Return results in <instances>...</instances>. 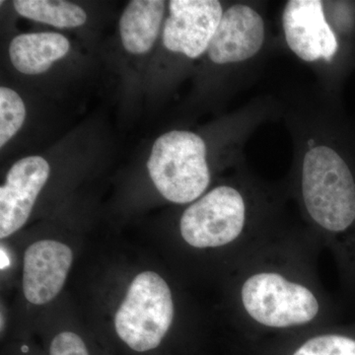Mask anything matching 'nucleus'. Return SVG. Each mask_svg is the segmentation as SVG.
<instances>
[{
    "instance_id": "1",
    "label": "nucleus",
    "mask_w": 355,
    "mask_h": 355,
    "mask_svg": "<svg viewBox=\"0 0 355 355\" xmlns=\"http://www.w3.org/2000/svg\"><path fill=\"white\" fill-rule=\"evenodd\" d=\"M302 195L308 214L326 230L342 232L355 222L354 175L331 146L317 144L306 150Z\"/></svg>"
},
{
    "instance_id": "2",
    "label": "nucleus",
    "mask_w": 355,
    "mask_h": 355,
    "mask_svg": "<svg viewBox=\"0 0 355 355\" xmlns=\"http://www.w3.org/2000/svg\"><path fill=\"white\" fill-rule=\"evenodd\" d=\"M207 146L197 133L172 130L154 144L147 162L159 193L174 203L195 202L210 183Z\"/></svg>"
},
{
    "instance_id": "3",
    "label": "nucleus",
    "mask_w": 355,
    "mask_h": 355,
    "mask_svg": "<svg viewBox=\"0 0 355 355\" xmlns=\"http://www.w3.org/2000/svg\"><path fill=\"white\" fill-rule=\"evenodd\" d=\"M174 303L167 282L158 273L144 272L128 286L114 315L119 338L137 352L156 349L171 327Z\"/></svg>"
},
{
    "instance_id": "4",
    "label": "nucleus",
    "mask_w": 355,
    "mask_h": 355,
    "mask_svg": "<svg viewBox=\"0 0 355 355\" xmlns=\"http://www.w3.org/2000/svg\"><path fill=\"white\" fill-rule=\"evenodd\" d=\"M242 301L248 314L272 328L309 323L319 312L314 294L277 273L254 275L245 282Z\"/></svg>"
},
{
    "instance_id": "5",
    "label": "nucleus",
    "mask_w": 355,
    "mask_h": 355,
    "mask_svg": "<svg viewBox=\"0 0 355 355\" xmlns=\"http://www.w3.org/2000/svg\"><path fill=\"white\" fill-rule=\"evenodd\" d=\"M245 219L246 205L241 193L232 187L220 186L184 210L180 231L191 247H221L239 237Z\"/></svg>"
},
{
    "instance_id": "6",
    "label": "nucleus",
    "mask_w": 355,
    "mask_h": 355,
    "mask_svg": "<svg viewBox=\"0 0 355 355\" xmlns=\"http://www.w3.org/2000/svg\"><path fill=\"white\" fill-rule=\"evenodd\" d=\"M282 29L287 46L305 62H331L338 42L320 0H289L282 12Z\"/></svg>"
},
{
    "instance_id": "7",
    "label": "nucleus",
    "mask_w": 355,
    "mask_h": 355,
    "mask_svg": "<svg viewBox=\"0 0 355 355\" xmlns=\"http://www.w3.org/2000/svg\"><path fill=\"white\" fill-rule=\"evenodd\" d=\"M163 30L167 50L197 58L207 51L223 15L217 0H172Z\"/></svg>"
},
{
    "instance_id": "8",
    "label": "nucleus",
    "mask_w": 355,
    "mask_h": 355,
    "mask_svg": "<svg viewBox=\"0 0 355 355\" xmlns=\"http://www.w3.org/2000/svg\"><path fill=\"white\" fill-rule=\"evenodd\" d=\"M265 41L261 14L247 4H234L224 11L207 53L216 64H241L256 57Z\"/></svg>"
},
{
    "instance_id": "9",
    "label": "nucleus",
    "mask_w": 355,
    "mask_h": 355,
    "mask_svg": "<svg viewBox=\"0 0 355 355\" xmlns=\"http://www.w3.org/2000/svg\"><path fill=\"white\" fill-rule=\"evenodd\" d=\"M50 171V165L41 156L21 159L9 170L6 183L0 188L1 239L24 226Z\"/></svg>"
},
{
    "instance_id": "10",
    "label": "nucleus",
    "mask_w": 355,
    "mask_h": 355,
    "mask_svg": "<svg viewBox=\"0 0 355 355\" xmlns=\"http://www.w3.org/2000/svg\"><path fill=\"white\" fill-rule=\"evenodd\" d=\"M73 261L72 250L64 243L42 240L26 250L23 291L35 305L50 302L62 291Z\"/></svg>"
},
{
    "instance_id": "11",
    "label": "nucleus",
    "mask_w": 355,
    "mask_h": 355,
    "mask_svg": "<svg viewBox=\"0 0 355 355\" xmlns=\"http://www.w3.org/2000/svg\"><path fill=\"white\" fill-rule=\"evenodd\" d=\"M70 44L58 33H31L15 37L9 46L11 62L18 71L41 74L69 53Z\"/></svg>"
},
{
    "instance_id": "12",
    "label": "nucleus",
    "mask_w": 355,
    "mask_h": 355,
    "mask_svg": "<svg viewBox=\"0 0 355 355\" xmlns=\"http://www.w3.org/2000/svg\"><path fill=\"white\" fill-rule=\"evenodd\" d=\"M162 0H133L123 11L120 33L123 48L133 55H144L153 48L164 15Z\"/></svg>"
},
{
    "instance_id": "13",
    "label": "nucleus",
    "mask_w": 355,
    "mask_h": 355,
    "mask_svg": "<svg viewBox=\"0 0 355 355\" xmlns=\"http://www.w3.org/2000/svg\"><path fill=\"white\" fill-rule=\"evenodd\" d=\"M13 6L23 17L60 29L79 27L87 19L80 6L62 0H15Z\"/></svg>"
},
{
    "instance_id": "14",
    "label": "nucleus",
    "mask_w": 355,
    "mask_h": 355,
    "mask_svg": "<svg viewBox=\"0 0 355 355\" xmlns=\"http://www.w3.org/2000/svg\"><path fill=\"white\" fill-rule=\"evenodd\" d=\"M25 118V105L20 96L12 89L0 88V147L17 133Z\"/></svg>"
},
{
    "instance_id": "15",
    "label": "nucleus",
    "mask_w": 355,
    "mask_h": 355,
    "mask_svg": "<svg viewBox=\"0 0 355 355\" xmlns=\"http://www.w3.org/2000/svg\"><path fill=\"white\" fill-rule=\"evenodd\" d=\"M293 355H355V340L338 335L311 338Z\"/></svg>"
},
{
    "instance_id": "16",
    "label": "nucleus",
    "mask_w": 355,
    "mask_h": 355,
    "mask_svg": "<svg viewBox=\"0 0 355 355\" xmlns=\"http://www.w3.org/2000/svg\"><path fill=\"white\" fill-rule=\"evenodd\" d=\"M51 355H89L83 338L71 331H62L55 336L50 347Z\"/></svg>"
},
{
    "instance_id": "17",
    "label": "nucleus",
    "mask_w": 355,
    "mask_h": 355,
    "mask_svg": "<svg viewBox=\"0 0 355 355\" xmlns=\"http://www.w3.org/2000/svg\"><path fill=\"white\" fill-rule=\"evenodd\" d=\"M28 350H29V349H28V347H26V345H24V347H22V352H27Z\"/></svg>"
}]
</instances>
